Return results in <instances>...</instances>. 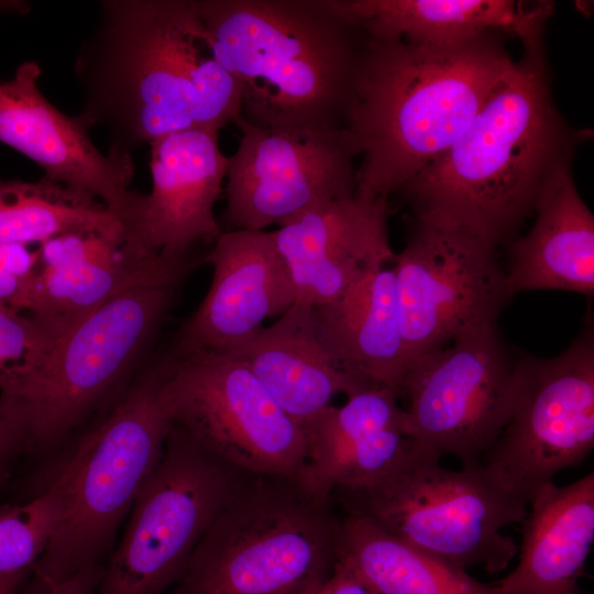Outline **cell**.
Here are the masks:
<instances>
[{
	"mask_svg": "<svg viewBox=\"0 0 594 594\" xmlns=\"http://www.w3.org/2000/svg\"><path fill=\"white\" fill-rule=\"evenodd\" d=\"M166 356L174 424L245 473L297 477L306 460L304 429L245 363L210 350Z\"/></svg>",
	"mask_w": 594,
	"mask_h": 594,
	"instance_id": "cell-11",
	"label": "cell"
},
{
	"mask_svg": "<svg viewBox=\"0 0 594 594\" xmlns=\"http://www.w3.org/2000/svg\"><path fill=\"white\" fill-rule=\"evenodd\" d=\"M167 372L165 356L72 449L56 474L65 488L63 518L21 594H52L61 583L105 563L174 426L165 395Z\"/></svg>",
	"mask_w": 594,
	"mask_h": 594,
	"instance_id": "cell-5",
	"label": "cell"
},
{
	"mask_svg": "<svg viewBox=\"0 0 594 594\" xmlns=\"http://www.w3.org/2000/svg\"><path fill=\"white\" fill-rule=\"evenodd\" d=\"M190 273L122 290L0 373V410L24 451L55 447L119 383Z\"/></svg>",
	"mask_w": 594,
	"mask_h": 594,
	"instance_id": "cell-6",
	"label": "cell"
},
{
	"mask_svg": "<svg viewBox=\"0 0 594 594\" xmlns=\"http://www.w3.org/2000/svg\"><path fill=\"white\" fill-rule=\"evenodd\" d=\"M515 62L492 34L447 45L365 37L345 131L355 195L388 199L454 144Z\"/></svg>",
	"mask_w": 594,
	"mask_h": 594,
	"instance_id": "cell-1",
	"label": "cell"
},
{
	"mask_svg": "<svg viewBox=\"0 0 594 594\" xmlns=\"http://www.w3.org/2000/svg\"><path fill=\"white\" fill-rule=\"evenodd\" d=\"M317 333L349 373L402 395L409 364L392 267L364 274L333 301L314 307Z\"/></svg>",
	"mask_w": 594,
	"mask_h": 594,
	"instance_id": "cell-25",
	"label": "cell"
},
{
	"mask_svg": "<svg viewBox=\"0 0 594 594\" xmlns=\"http://www.w3.org/2000/svg\"><path fill=\"white\" fill-rule=\"evenodd\" d=\"M250 475L174 424L94 594H165L183 576L213 518Z\"/></svg>",
	"mask_w": 594,
	"mask_h": 594,
	"instance_id": "cell-9",
	"label": "cell"
},
{
	"mask_svg": "<svg viewBox=\"0 0 594 594\" xmlns=\"http://www.w3.org/2000/svg\"><path fill=\"white\" fill-rule=\"evenodd\" d=\"M198 36L261 128L345 130L365 36L331 0H194Z\"/></svg>",
	"mask_w": 594,
	"mask_h": 594,
	"instance_id": "cell-3",
	"label": "cell"
},
{
	"mask_svg": "<svg viewBox=\"0 0 594 594\" xmlns=\"http://www.w3.org/2000/svg\"><path fill=\"white\" fill-rule=\"evenodd\" d=\"M310 594H369V592L350 566L338 559L330 576Z\"/></svg>",
	"mask_w": 594,
	"mask_h": 594,
	"instance_id": "cell-32",
	"label": "cell"
},
{
	"mask_svg": "<svg viewBox=\"0 0 594 594\" xmlns=\"http://www.w3.org/2000/svg\"><path fill=\"white\" fill-rule=\"evenodd\" d=\"M516 568L498 594H582L579 580L594 541V474L550 483L528 504Z\"/></svg>",
	"mask_w": 594,
	"mask_h": 594,
	"instance_id": "cell-24",
	"label": "cell"
},
{
	"mask_svg": "<svg viewBox=\"0 0 594 594\" xmlns=\"http://www.w3.org/2000/svg\"><path fill=\"white\" fill-rule=\"evenodd\" d=\"M393 263L409 367L460 334L496 323L510 300L497 249L459 230L415 220Z\"/></svg>",
	"mask_w": 594,
	"mask_h": 594,
	"instance_id": "cell-13",
	"label": "cell"
},
{
	"mask_svg": "<svg viewBox=\"0 0 594 594\" xmlns=\"http://www.w3.org/2000/svg\"><path fill=\"white\" fill-rule=\"evenodd\" d=\"M38 253L43 266L33 273L13 309L28 312L51 337L122 290L193 270L199 261L191 252L138 255L123 240L100 233L61 235L42 243Z\"/></svg>",
	"mask_w": 594,
	"mask_h": 594,
	"instance_id": "cell-18",
	"label": "cell"
},
{
	"mask_svg": "<svg viewBox=\"0 0 594 594\" xmlns=\"http://www.w3.org/2000/svg\"><path fill=\"white\" fill-rule=\"evenodd\" d=\"M332 499L297 477L250 475L213 518L165 594H310L338 561Z\"/></svg>",
	"mask_w": 594,
	"mask_h": 594,
	"instance_id": "cell-7",
	"label": "cell"
},
{
	"mask_svg": "<svg viewBox=\"0 0 594 594\" xmlns=\"http://www.w3.org/2000/svg\"><path fill=\"white\" fill-rule=\"evenodd\" d=\"M38 261V251L25 245L0 244V306L13 309Z\"/></svg>",
	"mask_w": 594,
	"mask_h": 594,
	"instance_id": "cell-31",
	"label": "cell"
},
{
	"mask_svg": "<svg viewBox=\"0 0 594 594\" xmlns=\"http://www.w3.org/2000/svg\"><path fill=\"white\" fill-rule=\"evenodd\" d=\"M235 152L228 157L226 231H264L320 204L355 193L358 156L345 130L261 128L239 117Z\"/></svg>",
	"mask_w": 594,
	"mask_h": 594,
	"instance_id": "cell-14",
	"label": "cell"
},
{
	"mask_svg": "<svg viewBox=\"0 0 594 594\" xmlns=\"http://www.w3.org/2000/svg\"><path fill=\"white\" fill-rule=\"evenodd\" d=\"M194 0H105L82 42L75 74L78 114L130 155L145 142L193 128L189 75L204 47Z\"/></svg>",
	"mask_w": 594,
	"mask_h": 594,
	"instance_id": "cell-4",
	"label": "cell"
},
{
	"mask_svg": "<svg viewBox=\"0 0 594 594\" xmlns=\"http://www.w3.org/2000/svg\"><path fill=\"white\" fill-rule=\"evenodd\" d=\"M40 75L38 64L30 61L0 81V142L41 166L50 180L100 199L125 231L142 197L130 189L131 155L102 154L78 114L63 113L43 96Z\"/></svg>",
	"mask_w": 594,
	"mask_h": 594,
	"instance_id": "cell-15",
	"label": "cell"
},
{
	"mask_svg": "<svg viewBox=\"0 0 594 594\" xmlns=\"http://www.w3.org/2000/svg\"><path fill=\"white\" fill-rule=\"evenodd\" d=\"M338 559L369 594H498L494 583L477 581L354 514L341 519Z\"/></svg>",
	"mask_w": 594,
	"mask_h": 594,
	"instance_id": "cell-26",
	"label": "cell"
},
{
	"mask_svg": "<svg viewBox=\"0 0 594 594\" xmlns=\"http://www.w3.org/2000/svg\"><path fill=\"white\" fill-rule=\"evenodd\" d=\"M415 440L378 477L331 494L345 514L367 518L392 536L468 570H505L518 552L502 529L520 524L527 504L479 465L442 466Z\"/></svg>",
	"mask_w": 594,
	"mask_h": 594,
	"instance_id": "cell-8",
	"label": "cell"
},
{
	"mask_svg": "<svg viewBox=\"0 0 594 594\" xmlns=\"http://www.w3.org/2000/svg\"><path fill=\"white\" fill-rule=\"evenodd\" d=\"M151 193L143 195L125 230L123 245L133 253L174 256L222 232L213 215L228 157L218 133L189 128L150 142Z\"/></svg>",
	"mask_w": 594,
	"mask_h": 594,
	"instance_id": "cell-16",
	"label": "cell"
},
{
	"mask_svg": "<svg viewBox=\"0 0 594 594\" xmlns=\"http://www.w3.org/2000/svg\"><path fill=\"white\" fill-rule=\"evenodd\" d=\"M517 359L494 323L416 360L402 387L408 436L441 458L479 465L510 416Z\"/></svg>",
	"mask_w": 594,
	"mask_h": 594,
	"instance_id": "cell-12",
	"label": "cell"
},
{
	"mask_svg": "<svg viewBox=\"0 0 594 594\" xmlns=\"http://www.w3.org/2000/svg\"><path fill=\"white\" fill-rule=\"evenodd\" d=\"M105 569L106 564L88 568L61 583L52 594H94L103 576Z\"/></svg>",
	"mask_w": 594,
	"mask_h": 594,
	"instance_id": "cell-34",
	"label": "cell"
},
{
	"mask_svg": "<svg viewBox=\"0 0 594 594\" xmlns=\"http://www.w3.org/2000/svg\"><path fill=\"white\" fill-rule=\"evenodd\" d=\"M398 397L388 387L372 385L306 424V460L297 475L301 486L327 499L336 488L362 485L394 466L414 441Z\"/></svg>",
	"mask_w": 594,
	"mask_h": 594,
	"instance_id": "cell-20",
	"label": "cell"
},
{
	"mask_svg": "<svg viewBox=\"0 0 594 594\" xmlns=\"http://www.w3.org/2000/svg\"><path fill=\"white\" fill-rule=\"evenodd\" d=\"M119 217L88 194L43 176L37 182L0 179V244L44 243L74 233L124 240Z\"/></svg>",
	"mask_w": 594,
	"mask_h": 594,
	"instance_id": "cell-27",
	"label": "cell"
},
{
	"mask_svg": "<svg viewBox=\"0 0 594 594\" xmlns=\"http://www.w3.org/2000/svg\"><path fill=\"white\" fill-rule=\"evenodd\" d=\"M387 220L388 199L354 194L315 206L273 231L296 300L328 304L369 271L393 262Z\"/></svg>",
	"mask_w": 594,
	"mask_h": 594,
	"instance_id": "cell-19",
	"label": "cell"
},
{
	"mask_svg": "<svg viewBox=\"0 0 594 594\" xmlns=\"http://www.w3.org/2000/svg\"><path fill=\"white\" fill-rule=\"evenodd\" d=\"M530 231L513 239L504 266L508 296L556 289L594 295V216L564 161L553 170L534 208Z\"/></svg>",
	"mask_w": 594,
	"mask_h": 594,
	"instance_id": "cell-23",
	"label": "cell"
},
{
	"mask_svg": "<svg viewBox=\"0 0 594 594\" xmlns=\"http://www.w3.org/2000/svg\"><path fill=\"white\" fill-rule=\"evenodd\" d=\"M24 452L22 439L0 411V486L7 480L15 458Z\"/></svg>",
	"mask_w": 594,
	"mask_h": 594,
	"instance_id": "cell-33",
	"label": "cell"
},
{
	"mask_svg": "<svg viewBox=\"0 0 594 594\" xmlns=\"http://www.w3.org/2000/svg\"><path fill=\"white\" fill-rule=\"evenodd\" d=\"M48 338L47 330L31 316L0 306V373L35 353Z\"/></svg>",
	"mask_w": 594,
	"mask_h": 594,
	"instance_id": "cell-30",
	"label": "cell"
},
{
	"mask_svg": "<svg viewBox=\"0 0 594 594\" xmlns=\"http://www.w3.org/2000/svg\"><path fill=\"white\" fill-rule=\"evenodd\" d=\"M189 81L193 128L219 133L220 129L241 116V85L209 52L205 55L200 51L191 67Z\"/></svg>",
	"mask_w": 594,
	"mask_h": 594,
	"instance_id": "cell-29",
	"label": "cell"
},
{
	"mask_svg": "<svg viewBox=\"0 0 594 594\" xmlns=\"http://www.w3.org/2000/svg\"><path fill=\"white\" fill-rule=\"evenodd\" d=\"M571 145L542 53H525L460 139L399 193L415 220L462 231L498 250L516 238L558 165L570 161Z\"/></svg>",
	"mask_w": 594,
	"mask_h": 594,
	"instance_id": "cell-2",
	"label": "cell"
},
{
	"mask_svg": "<svg viewBox=\"0 0 594 594\" xmlns=\"http://www.w3.org/2000/svg\"><path fill=\"white\" fill-rule=\"evenodd\" d=\"M366 38L460 44L493 31L520 40L525 53H542V29L552 3L513 0H331Z\"/></svg>",
	"mask_w": 594,
	"mask_h": 594,
	"instance_id": "cell-21",
	"label": "cell"
},
{
	"mask_svg": "<svg viewBox=\"0 0 594 594\" xmlns=\"http://www.w3.org/2000/svg\"><path fill=\"white\" fill-rule=\"evenodd\" d=\"M62 481H53L23 505H0V594H21L61 524Z\"/></svg>",
	"mask_w": 594,
	"mask_h": 594,
	"instance_id": "cell-28",
	"label": "cell"
},
{
	"mask_svg": "<svg viewBox=\"0 0 594 594\" xmlns=\"http://www.w3.org/2000/svg\"><path fill=\"white\" fill-rule=\"evenodd\" d=\"M593 447L594 324L587 312L581 333L559 355H518L510 416L480 464L528 505Z\"/></svg>",
	"mask_w": 594,
	"mask_h": 594,
	"instance_id": "cell-10",
	"label": "cell"
},
{
	"mask_svg": "<svg viewBox=\"0 0 594 594\" xmlns=\"http://www.w3.org/2000/svg\"><path fill=\"white\" fill-rule=\"evenodd\" d=\"M204 261L212 267L209 289L179 329L172 353L228 351L296 300L273 232L222 231Z\"/></svg>",
	"mask_w": 594,
	"mask_h": 594,
	"instance_id": "cell-17",
	"label": "cell"
},
{
	"mask_svg": "<svg viewBox=\"0 0 594 594\" xmlns=\"http://www.w3.org/2000/svg\"><path fill=\"white\" fill-rule=\"evenodd\" d=\"M223 352L245 363L301 427L331 406L336 395L372 386L333 359L317 333L314 307L298 300L274 323Z\"/></svg>",
	"mask_w": 594,
	"mask_h": 594,
	"instance_id": "cell-22",
	"label": "cell"
}]
</instances>
